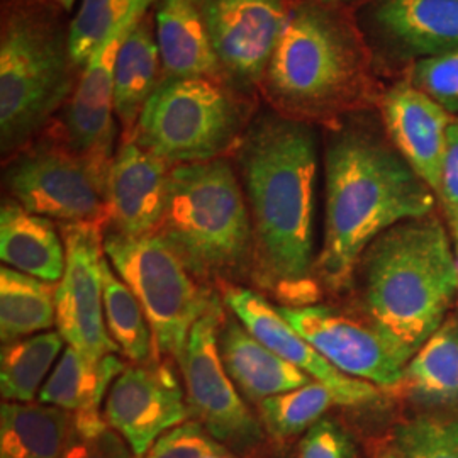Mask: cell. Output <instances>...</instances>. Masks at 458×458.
<instances>
[{
  "mask_svg": "<svg viewBox=\"0 0 458 458\" xmlns=\"http://www.w3.org/2000/svg\"><path fill=\"white\" fill-rule=\"evenodd\" d=\"M438 202L443 206L445 219L452 229L455 248H458V115L454 117L448 130Z\"/></svg>",
  "mask_w": 458,
  "mask_h": 458,
  "instance_id": "8d00e7d4",
  "label": "cell"
},
{
  "mask_svg": "<svg viewBox=\"0 0 458 458\" xmlns=\"http://www.w3.org/2000/svg\"><path fill=\"white\" fill-rule=\"evenodd\" d=\"M0 259L22 274L58 284L65 272V242L48 217L5 202L0 209Z\"/></svg>",
  "mask_w": 458,
  "mask_h": 458,
  "instance_id": "44dd1931",
  "label": "cell"
},
{
  "mask_svg": "<svg viewBox=\"0 0 458 458\" xmlns=\"http://www.w3.org/2000/svg\"><path fill=\"white\" fill-rule=\"evenodd\" d=\"M278 310L344 376L384 391L403 387L404 370L412 357L370 319L363 321L321 304Z\"/></svg>",
  "mask_w": 458,
  "mask_h": 458,
  "instance_id": "8fae6325",
  "label": "cell"
},
{
  "mask_svg": "<svg viewBox=\"0 0 458 458\" xmlns=\"http://www.w3.org/2000/svg\"><path fill=\"white\" fill-rule=\"evenodd\" d=\"M437 202L389 138L365 123L335 130L325 151V234L318 277L327 289L344 291L378 234L435 213Z\"/></svg>",
  "mask_w": 458,
  "mask_h": 458,
  "instance_id": "7a4b0ae2",
  "label": "cell"
},
{
  "mask_svg": "<svg viewBox=\"0 0 458 458\" xmlns=\"http://www.w3.org/2000/svg\"><path fill=\"white\" fill-rule=\"evenodd\" d=\"M157 45L172 79H208L223 68L194 0H157Z\"/></svg>",
  "mask_w": 458,
  "mask_h": 458,
  "instance_id": "7402d4cb",
  "label": "cell"
},
{
  "mask_svg": "<svg viewBox=\"0 0 458 458\" xmlns=\"http://www.w3.org/2000/svg\"><path fill=\"white\" fill-rule=\"evenodd\" d=\"M335 404V394L325 384L311 380L294 391L265 399L259 410L265 429L277 440H287L311 429Z\"/></svg>",
  "mask_w": 458,
  "mask_h": 458,
  "instance_id": "f546056e",
  "label": "cell"
},
{
  "mask_svg": "<svg viewBox=\"0 0 458 458\" xmlns=\"http://www.w3.org/2000/svg\"><path fill=\"white\" fill-rule=\"evenodd\" d=\"M58 284L22 274L11 267L0 268V340H17L56 327Z\"/></svg>",
  "mask_w": 458,
  "mask_h": 458,
  "instance_id": "484cf974",
  "label": "cell"
},
{
  "mask_svg": "<svg viewBox=\"0 0 458 458\" xmlns=\"http://www.w3.org/2000/svg\"><path fill=\"white\" fill-rule=\"evenodd\" d=\"M380 111L389 141L438 197L448 130L455 115L410 81L395 83L384 94Z\"/></svg>",
  "mask_w": 458,
  "mask_h": 458,
  "instance_id": "e0dca14e",
  "label": "cell"
},
{
  "mask_svg": "<svg viewBox=\"0 0 458 458\" xmlns=\"http://www.w3.org/2000/svg\"><path fill=\"white\" fill-rule=\"evenodd\" d=\"M216 56L234 79L262 81L291 11L284 0H194Z\"/></svg>",
  "mask_w": 458,
  "mask_h": 458,
  "instance_id": "5bb4252c",
  "label": "cell"
},
{
  "mask_svg": "<svg viewBox=\"0 0 458 458\" xmlns=\"http://www.w3.org/2000/svg\"><path fill=\"white\" fill-rule=\"evenodd\" d=\"M221 323L223 308L214 299L211 308L192 327L179 360L185 399L194 421L204 426L216 442L248 452L262 442V426L248 410L221 360Z\"/></svg>",
  "mask_w": 458,
  "mask_h": 458,
  "instance_id": "9c48e42d",
  "label": "cell"
},
{
  "mask_svg": "<svg viewBox=\"0 0 458 458\" xmlns=\"http://www.w3.org/2000/svg\"><path fill=\"white\" fill-rule=\"evenodd\" d=\"M225 304L260 344L306 372L312 380L325 384L340 406H363L378 397L376 386L335 369L262 295L231 285L225 291Z\"/></svg>",
  "mask_w": 458,
  "mask_h": 458,
  "instance_id": "2e32d148",
  "label": "cell"
},
{
  "mask_svg": "<svg viewBox=\"0 0 458 458\" xmlns=\"http://www.w3.org/2000/svg\"><path fill=\"white\" fill-rule=\"evenodd\" d=\"M226 448L197 421H185L166 431L143 458H206Z\"/></svg>",
  "mask_w": 458,
  "mask_h": 458,
  "instance_id": "e575fe53",
  "label": "cell"
},
{
  "mask_svg": "<svg viewBox=\"0 0 458 458\" xmlns=\"http://www.w3.org/2000/svg\"><path fill=\"white\" fill-rule=\"evenodd\" d=\"M104 253L141 302L155 348L181 360L192 327L216 297L197 284L160 233L126 236L111 231L104 238Z\"/></svg>",
  "mask_w": 458,
  "mask_h": 458,
  "instance_id": "52a82bcc",
  "label": "cell"
},
{
  "mask_svg": "<svg viewBox=\"0 0 458 458\" xmlns=\"http://www.w3.org/2000/svg\"><path fill=\"white\" fill-rule=\"evenodd\" d=\"M370 21L377 36L406 58L458 49V0H377Z\"/></svg>",
  "mask_w": 458,
  "mask_h": 458,
  "instance_id": "d6986e66",
  "label": "cell"
},
{
  "mask_svg": "<svg viewBox=\"0 0 458 458\" xmlns=\"http://www.w3.org/2000/svg\"><path fill=\"white\" fill-rule=\"evenodd\" d=\"M65 350L58 331H45L13 344L0 353V394L7 403H33L53 363Z\"/></svg>",
  "mask_w": 458,
  "mask_h": 458,
  "instance_id": "83f0119b",
  "label": "cell"
},
{
  "mask_svg": "<svg viewBox=\"0 0 458 458\" xmlns=\"http://www.w3.org/2000/svg\"><path fill=\"white\" fill-rule=\"evenodd\" d=\"M191 411L177 378L168 367H126L111 386L104 418L143 458L166 431L189 421Z\"/></svg>",
  "mask_w": 458,
  "mask_h": 458,
  "instance_id": "9a60e30c",
  "label": "cell"
},
{
  "mask_svg": "<svg viewBox=\"0 0 458 458\" xmlns=\"http://www.w3.org/2000/svg\"><path fill=\"white\" fill-rule=\"evenodd\" d=\"M455 251H457V270H458V248H455Z\"/></svg>",
  "mask_w": 458,
  "mask_h": 458,
  "instance_id": "b9f144b4",
  "label": "cell"
},
{
  "mask_svg": "<svg viewBox=\"0 0 458 458\" xmlns=\"http://www.w3.org/2000/svg\"><path fill=\"white\" fill-rule=\"evenodd\" d=\"M355 274L367 319L411 357L445 323L458 293L455 245L435 213L378 234Z\"/></svg>",
  "mask_w": 458,
  "mask_h": 458,
  "instance_id": "3957f363",
  "label": "cell"
},
{
  "mask_svg": "<svg viewBox=\"0 0 458 458\" xmlns=\"http://www.w3.org/2000/svg\"><path fill=\"white\" fill-rule=\"evenodd\" d=\"M357 446L350 433L335 420L323 418L306 431L297 458H355Z\"/></svg>",
  "mask_w": 458,
  "mask_h": 458,
  "instance_id": "d590c367",
  "label": "cell"
},
{
  "mask_svg": "<svg viewBox=\"0 0 458 458\" xmlns=\"http://www.w3.org/2000/svg\"><path fill=\"white\" fill-rule=\"evenodd\" d=\"M160 51L147 21H140L119 49L114 70V113L126 130L136 126L140 114L157 90Z\"/></svg>",
  "mask_w": 458,
  "mask_h": 458,
  "instance_id": "4316f807",
  "label": "cell"
},
{
  "mask_svg": "<svg viewBox=\"0 0 458 458\" xmlns=\"http://www.w3.org/2000/svg\"><path fill=\"white\" fill-rule=\"evenodd\" d=\"M102 223H65V272L56 289V331L92 360L117 353L104 316Z\"/></svg>",
  "mask_w": 458,
  "mask_h": 458,
  "instance_id": "7c38bea8",
  "label": "cell"
},
{
  "mask_svg": "<svg viewBox=\"0 0 458 458\" xmlns=\"http://www.w3.org/2000/svg\"><path fill=\"white\" fill-rule=\"evenodd\" d=\"M403 387L421 406H458V318L448 316L404 370Z\"/></svg>",
  "mask_w": 458,
  "mask_h": 458,
  "instance_id": "d4e9b609",
  "label": "cell"
},
{
  "mask_svg": "<svg viewBox=\"0 0 458 458\" xmlns=\"http://www.w3.org/2000/svg\"><path fill=\"white\" fill-rule=\"evenodd\" d=\"M263 79L287 117L335 113L363 92L360 41L327 5L301 4L291 11Z\"/></svg>",
  "mask_w": 458,
  "mask_h": 458,
  "instance_id": "277c9868",
  "label": "cell"
},
{
  "mask_svg": "<svg viewBox=\"0 0 458 458\" xmlns=\"http://www.w3.org/2000/svg\"><path fill=\"white\" fill-rule=\"evenodd\" d=\"M5 181L30 213L65 223H107V177L70 148L34 149L9 168Z\"/></svg>",
  "mask_w": 458,
  "mask_h": 458,
  "instance_id": "30bf717a",
  "label": "cell"
},
{
  "mask_svg": "<svg viewBox=\"0 0 458 458\" xmlns=\"http://www.w3.org/2000/svg\"><path fill=\"white\" fill-rule=\"evenodd\" d=\"M157 233L196 277L236 276L253 257V226L233 166L223 158L175 165Z\"/></svg>",
  "mask_w": 458,
  "mask_h": 458,
  "instance_id": "5b68a950",
  "label": "cell"
},
{
  "mask_svg": "<svg viewBox=\"0 0 458 458\" xmlns=\"http://www.w3.org/2000/svg\"><path fill=\"white\" fill-rule=\"evenodd\" d=\"M72 58L60 31L36 13L16 11L0 41L2 149L19 147L33 134L72 89Z\"/></svg>",
  "mask_w": 458,
  "mask_h": 458,
  "instance_id": "8992f818",
  "label": "cell"
},
{
  "mask_svg": "<svg viewBox=\"0 0 458 458\" xmlns=\"http://www.w3.org/2000/svg\"><path fill=\"white\" fill-rule=\"evenodd\" d=\"M219 353L236 389L250 403H262L294 391L312 378L260 344L240 321L228 319L219 327Z\"/></svg>",
  "mask_w": 458,
  "mask_h": 458,
  "instance_id": "ffe728a7",
  "label": "cell"
},
{
  "mask_svg": "<svg viewBox=\"0 0 458 458\" xmlns=\"http://www.w3.org/2000/svg\"><path fill=\"white\" fill-rule=\"evenodd\" d=\"M238 165L251 216L259 280L287 308L311 306L319 295L314 280V132L293 117L262 114L240 140Z\"/></svg>",
  "mask_w": 458,
  "mask_h": 458,
  "instance_id": "6da1fadb",
  "label": "cell"
},
{
  "mask_svg": "<svg viewBox=\"0 0 458 458\" xmlns=\"http://www.w3.org/2000/svg\"><path fill=\"white\" fill-rule=\"evenodd\" d=\"M51 2H55L56 5H60V7L65 9V11H72V7L75 5L77 0H51Z\"/></svg>",
  "mask_w": 458,
  "mask_h": 458,
  "instance_id": "f35d334b",
  "label": "cell"
},
{
  "mask_svg": "<svg viewBox=\"0 0 458 458\" xmlns=\"http://www.w3.org/2000/svg\"><path fill=\"white\" fill-rule=\"evenodd\" d=\"M206 458H231L228 454H226V450L225 452H217V454H213V455H209V457Z\"/></svg>",
  "mask_w": 458,
  "mask_h": 458,
  "instance_id": "60d3db41",
  "label": "cell"
},
{
  "mask_svg": "<svg viewBox=\"0 0 458 458\" xmlns=\"http://www.w3.org/2000/svg\"><path fill=\"white\" fill-rule=\"evenodd\" d=\"M311 2L327 5V4H344V2H353V0H311Z\"/></svg>",
  "mask_w": 458,
  "mask_h": 458,
  "instance_id": "ab89813d",
  "label": "cell"
},
{
  "mask_svg": "<svg viewBox=\"0 0 458 458\" xmlns=\"http://www.w3.org/2000/svg\"><path fill=\"white\" fill-rule=\"evenodd\" d=\"M70 428V411L5 401L0 408V458H62Z\"/></svg>",
  "mask_w": 458,
  "mask_h": 458,
  "instance_id": "603a6c76",
  "label": "cell"
},
{
  "mask_svg": "<svg viewBox=\"0 0 458 458\" xmlns=\"http://www.w3.org/2000/svg\"><path fill=\"white\" fill-rule=\"evenodd\" d=\"M410 82L457 117L458 49L418 60L412 66Z\"/></svg>",
  "mask_w": 458,
  "mask_h": 458,
  "instance_id": "836d02e7",
  "label": "cell"
},
{
  "mask_svg": "<svg viewBox=\"0 0 458 458\" xmlns=\"http://www.w3.org/2000/svg\"><path fill=\"white\" fill-rule=\"evenodd\" d=\"M106 327L119 352L132 363L145 365L155 350V336L145 310L128 284L117 276L107 257L102 260Z\"/></svg>",
  "mask_w": 458,
  "mask_h": 458,
  "instance_id": "f1b7e54d",
  "label": "cell"
},
{
  "mask_svg": "<svg viewBox=\"0 0 458 458\" xmlns=\"http://www.w3.org/2000/svg\"><path fill=\"white\" fill-rule=\"evenodd\" d=\"M143 0H82L66 38L72 64L85 66L119 22H123Z\"/></svg>",
  "mask_w": 458,
  "mask_h": 458,
  "instance_id": "4dcf8cb0",
  "label": "cell"
},
{
  "mask_svg": "<svg viewBox=\"0 0 458 458\" xmlns=\"http://www.w3.org/2000/svg\"><path fill=\"white\" fill-rule=\"evenodd\" d=\"M157 0H143L130 16L119 22L98 45L75 89L66 114L70 149L109 175L114 160V70L119 49L132 28Z\"/></svg>",
  "mask_w": 458,
  "mask_h": 458,
  "instance_id": "4fadbf2b",
  "label": "cell"
},
{
  "mask_svg": "<svg viewBox=\"0 0 458 458\" xmlns=\"http://www.w3.org/2000/svg\"><path fill=\"white\" fill-rule=\"evenodd\" d=\"M374 458H403L399 455V452L395 450V448H387V450H384V452H380L377 457Z\"/></svg>",
  "mask_w": 458,
  "mask_h": 458,
  "instance_id": "74e56055",
  "label": "cell"
},
{
  "mask_svg": "<svg viewBox=\"0 0 458 458\" xmlns=\"http://www.w3.org/2000/svg\"><path fill=\"white\" fill-rule=\"evenodd\" d=\"M394 448L403 458H458V421L416 416L395 428Z\"/></svg>",
  "mask_w": 458,
  "mask_h": 458,
  "instance_id": "1f68e13d",
  "label": "cell"
},
{
  "mask_svg": "<svg viewBox=\"0 0 458 458\" xmlns=\"http://www.w3.org/2000/svg\"><path fill=\"white\" fill-rule=\"evenodd\" d=\"M134 140L117 149L107 175V223L114 233H157L164 219L170 170Z\"/></svg>",
  "mask_w": 458,
  "mask_h": 458,
  "instance_id": "ac0fdd59",
  "label": "cell"
},
{
  "mask_svg": "<svg viewBox=\"0 0 458 458\" xmlns=\"http://www.w3.org/2000/svg\"><path fill=\"white\" fill-rule=\"evenodd\" d=\"M126 369L117 355L92 360L66 344L60 360L43 384L38 399L41 404L62 410H98L115 378Z\"/></svg>",
  "mask_w": 458,
  "mask_h": 458,
  "instance_id": "cb8c5ba5",
  "label": "cell"
},
{
  "mask_svg": "<svg viewBox=\"0 0 458 458\" xmlns=\"http://www.w3.org/2000/svg\"><path fill=\"white\" fill-rule=\"evenodd\" d=\"M243 126L234 98L209 79H172L157 87L134 126V141L166 164L219 158Z\"/></svg>",
  "mask_w": 458,
  "mask_h": 458,
  "instance_id": "ba28073f",
  "label": "cell"
},
{
  "mask_svg": "<svg viewBox=\"0 0 458 458\" xmlns=\"http://www.w3.org/2000/svg\"><path fill=\"white\" fill-rule=\"evenodd\" d=\"M62 458H136L128 442L98 410L72 412V428Z\"/></svg>",
  "mask_w": 458,
  "mask_h": 458,
  "instance_id": "d6a6232c",
  "label": "cell"
}]
</instances>
